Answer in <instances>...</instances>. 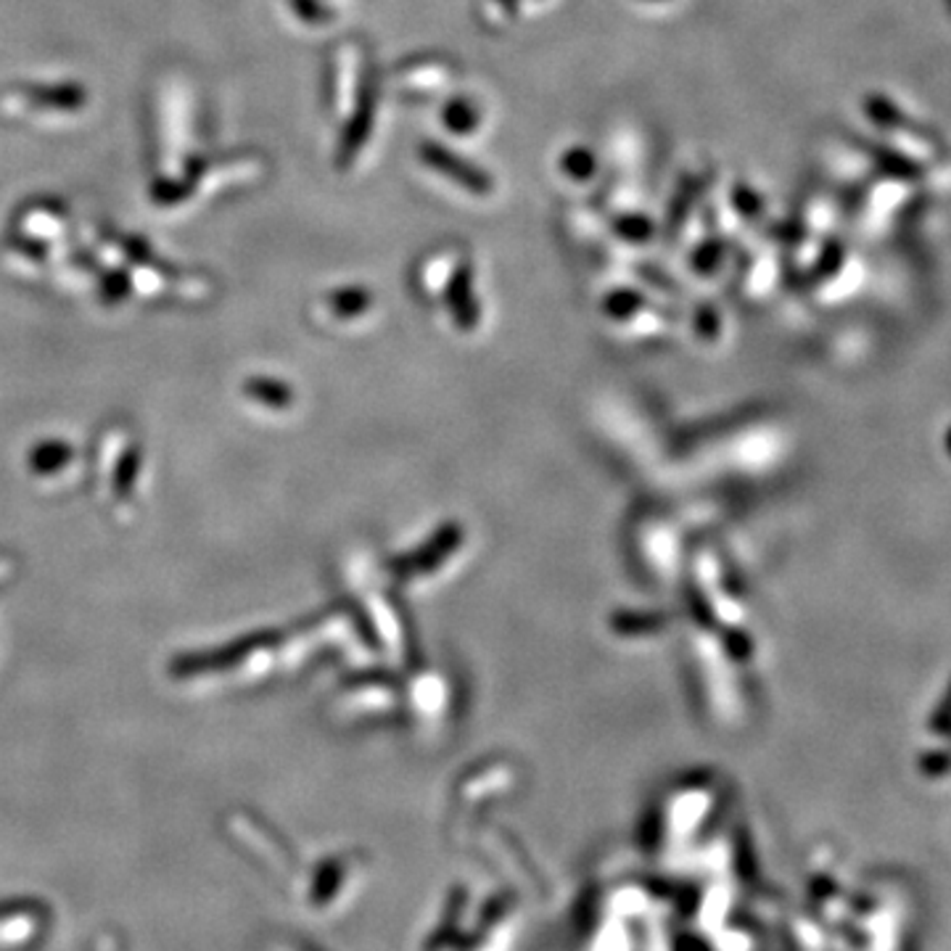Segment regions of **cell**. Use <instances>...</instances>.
Here are the masks:
<instances>
[{
  "instance_id": "1",
  "label": "cell",
  "mask_w": 951,
  "mask_h": 951,
  "mask_svg": "<svg viewBox=\"0 0 951 951\" xmlns=\"http://www.w3.org/2000/svg\"><path fill=\"white\" fill-rule=\"evenodd\" d=\"M930 729L933 733H949L951 729V685L947 690V695H943V701L939 703V708L933 712V719H930Z\"/></svg>"
}]
</instances>
